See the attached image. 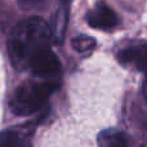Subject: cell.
Wrapping results in <instances>:
<instances>
[{"label":"cell","mask_w":147,"mask_h":147,"mask_svg":"<svg viewBox=\"0 0 147 147\" xmlns=\"http://www.w3.org/2000/svg\"><path fill=\"white\" fill-rule=\"evenodd\" d=\"M53 40L51 25L40 17L23 20L14 28L9 38V56L18 70L30 67V63L39 53L51 49Z\"/></svg>","instance_id":"6da1fadb"},{"label":"cell","mask_w":147,"mask_h":147,"mask_svg":"<svg viewBox=\"0 0 147 147\" xmlns=\"http://www.w3.org/2000/svg\"><path fill=\"white\" fill-rule=\"evenodd\" d=\"M58 81H30L16 90L10 99V110L17 116H28L45 105L48 98L58 89Z\"/></svg>","instance_id":"7a4b0ae2"},{"label":"cell","mask_w":147,"mask_h":147,"mask_svg":"<svg viewBox=\"0 0 147 147\" xmlns=\"http://www.w3.org/2000/svg\"><path fill=\"white\" fill-rule=\"evenodd\" d=\"M28 69L34 72V75L43 79L54 78L61 72V62L57 56L52 52V49H47L39 53L31 61Z\"/></svg>","instance_id":"3957f363"},{"label":"cell","mask_w":147,"mask_h":147,"mask_svg":"<svg viewBox=\"0 0 147 147\" xmlns=\"http://www.w3.org/2000/svg\"><path fill=\"white\" fill-rule=\"evenodd\" d=\"M86 22L93 28L107 31L116 27V25L119 23V18L109 5H106L105 3H99L86 14Z\"/></svg>","instance_id":"277c9868"},{"label":"cell","mask_w":147,"mask_h":147,"mask_svg":"<svg viewBox=\"0 0 147 147\" xmlns=\"http://www.w3.org/2000/svg\"><path fill=\"white\" fill-rule=\"evenodd\" d=\"M119 59L123 63L134 65L147 78V45L140 44L123 49L119 53Z\"/></svg>","instance_id":"5b68a950"},{"label":"cell","mask_w":147,"mask_h":147,"mask_svg":"<svg viewBox=\"0 0 147 147\" xmlns=\"http://www.w3.org/2000/svg\"><path fill=\"white\" fill-rule=\"evenodd\" d=\"M67 22H69V7L65 3V4L58 7V9L54 13L53 20H52V23H51L52 34H53V41L56 44H59L63 41Z\"/></svg>","instance_id":"8992f818"},{"label":"cell","mask_w":147,"mask_h":147,"mask_svg":"<svg viewBox=\"0 0 147 147\" xmlns=\"http://www.w3.org/2000/svg\"><path fill=\"white\" fill-rule=\"evenodd\" d=\"M98 147H129V141L120 130L106 129L98 134Z\"/></svg>","instance_id":"52a82bcc"},{"label":"cell","mask_w":147,"mask_h":147,"mask_svg":"<svg viewBox=\"0 0 147 147\" xmlns=\"http://www.w3.org/2000/svg\"><path fill=\"white\" fill-rule=\"evenodd\" d=\"M0 147H31L27 136L17 130L0 132Z\"/></svg>","instance_id":"ba28073f"},{"label":"cell","mask_w":147,"mask_h":147,"mask_svg":"<svg viewBox=\"0 0 147 147\" xmlns=\"http://www.w3.org/2000/svg\"><path fill=\"white\" fill-rule=\"evenodd\" d=\"M71 44H72V48L75 49L79 54H84V56L92 53V52L94 51V48H96V40L88 35L76 36V38L72 39Z\"/></svg>","instance_id":"9c48e42d"},{"label":"cell","mask_w":147,"mask_h":147,"mask_svg":"<svg viewBox=\"0 0 147 147\" xmlns=\"http://www.w3.org/2000/svg\"><path fill=\"white\" fill-rule=\"evenodd\" d=\"M20 4L25 5V7H32V5H36L38 3L43 1V0H18Z\"/></svg>","instance_id":"30bf717a"},{"label":"cell","mask_w":147,"mask_h":147,"mask_svg":"<svg viewBox=\"0 0 147 147\" xmlns=\"http://www.w3.org/2000/svg\"><path fill=\"white\" fill-rule=\"evenodd\" d=\"M142 92H143V97H145L146 102H147V78L145 80V83H143V88H142Z\"/></svg>","instance_id":"8fae6325"}]
</instances>
